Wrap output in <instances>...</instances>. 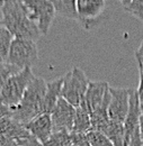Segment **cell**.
<instances>
[{
	"label": "cell",
	"mask_w": 143,
	"mask_h": 146,
	"mask_svg": "<svg viewBox=\"0 0 143 146\" xmlns=\"http://www.w3.org/2000/svg\"><path fill=\"white\" fill-rule=\"evenodd\" d=\"M13 39L14 36L10 34V32L1 25L0 26V64L7 63L8 53Z\"/></svg>",
	"instance_id": "cell-18"
},
{
	"label": "cell",
	"mask_w": 143,
	"mask_h": 146,
	"mask_svg": "<svg viewBox=\"0 0 143 146\" xmlns=\"http://www.w3.org/2000/svg\"><path fill=\"white\" fill-rule=\"evenodd\" d=\"M46 91V81L42 78H34L28 84L23 99L16 107L11 108V117L21 125L28 124L35 117L44 113L43 101Z\"/></svg>",
	"instance_id": "cell-2"
},
{
	"label": "cell",
	"mask_w": 143,
	"mask_h": 146,
	"mask_svg": "<svg viewBox=\"0 0 143 146\" xmlns=\"http://www.w3.org/2000/svg\"><path fill=\"white\" fill-rule=\"evenodd\" d=\"M0 146H18V144L15 139L0 136Z\"/></svg>",
	"instance_id": "cell-27"
},
{
	"label": "cell",
	"mask_w": 143,
	"mask_h": 146,
	"mask_svg": "<svg viewBox=\"0 0 143 146\" xmlns=\"http://www.w3.org/2000/svg\"><path fill=\"white\" fill-rule=\"evenodd\" d=\"M108 91L109 84L106 81H90L80 106L85 107L88 110V112L91 113L98 107H100V105L104 102L106 96L108 94Z\"/></svg>",
	"instance_id": "cell-10"
},
{
	"label": "cell",
	"mask_w": 143,
	"mask_h": 146,
	"mask_svg": "<svg viewBox=\"0 0 143 146\" xmlns=\"http://www.w3.org/2000/svg\"><path fill=\"white\" fill-rule=\"evenodd\" d=\"M26 15L34 21L42 35H46L50 31L55 17V9L50 0H18Z\"/></svg>",
	"instance_id": "cell-5"
},
{
	"label": "cell",
	"mask_w": 143,
	"mask_h": 146,
	"mask_svg": "<svg viewBox=\"0 0 143 146\" xmlns=\"http://www.w3.org/2000/svg\"><path fill=\"white\" fill-rule=\"evenodd\" d=\"M70 134H71L72 145L90 146L89 141H88V138H87V135H85V134H74V133H70Z\"/></svg>",
	"instance_id": "cell-23"
},
{
	"label": "cell",
	"mask_w": 143,
	"mask_h": 146,
	"mask_svg": "<svg viewBox=\"0 0 143 146\" xmlns=\"http://www.w3.org/2000/svg\"><path fill=\"white\" fill-rule=\"evenodd\" d=\"M127 1H128V0H126V1H125V2H124V3H123V5H125V3H126V2H127Z\"/></svg>",
	"instance_id": "cell-34"
},
{
	"label": "cell",
	"mask_w": 143,
	"mask_h": 146,
	"mask_svg": "<svg viewBox=\"0 0 143 146\" xmlns=\"http://www.w3.org/2000/svg\"><path fill=\"white\" fill-rule=\"evenodd\" d=\"M51 115L53 131H69L71 133L76 108L67 102L63 98H60L53 108Z\"/></svg>",
	"instance_id": "cell-8"
},
{
	"label": "cell",
	"mask_w": 143,
	"mask_h": 146,
	"mask_svg": "<svg viewBox=\"0 0 143 146\" xmlns=\"http://www.w3.org/2000/svg\"><path fill=\"white\" fill-rule=\"evenodd\" d=\"M139 74H140V80H139V87L136 89V93H138L141 106H143V75L141 73H139Z\"/></svg>",
	"instance_id": "cell-26"
},
{
	"label": "cell",
	"mask_w": 143,
	"mask_h": 146,
	"mask_svg": "<svg viewBox=\"0 0 143 146\" xmlns=\"http://www.w3.org/2000/svg\"><path fill=\"white\" fill-rule=\"evenodd\" d=\"M71 146H74V145H71Z\"/></svg>",
	"instance_id": "cell-36"
},
{
	"label": "cell",
	"mask_w": 143,
	"mask_h": 146,
	"mask_svg": "<svg viewBox=\"0 0 143 146\" xmlns=\"http://www.w3.org/2000/svg\"><path fill=\"white\" fill-rule=\"evenodd\" d=\"M3 5H5V0H0V11H1V9H2Z\"/></svg>",
	"instance_id": "cell-32"
},
{
	"label": "cell",
	"mask_w": 143,
	"mask_h": 146,
	"mask_svg": "<svg viewBox=\"0 0 143 146\" xmlns=\"http://www.w3.org/2000/svg\"><path fill=\"white\" fill-rule=\"evenodd\" d=\"M0 26H1V19H0Z\"/></svg>",
	"instance_id": "cell-35"
},
{
	"label": "cell",
	"mask_w": 143,
	"mask_h": 146,
	"mask_svg": "<svg viewBox=\"0 0 143 146\" xmlns=\"http://www.w3.org/2000/svg\"><path fill=\"white\" fill-rule=\"evenodd\" d=\"M109 93H110V100L108 105L109 120L124 124V120L128 111L131 88L123 89V88H110L109 87Z\"/></svg>",
	"instance_id": "cell-7"
},
{
	"label": "cell",
	"mask_w": 143,
	"mask_h": 146,
	"mask_svg": "<svg viewBox=\"0 0 143 146\" xmlns=\"http://www.w3.org/2000/svg\"><path fill=\"white\" fill-rule=\"evenodd\" d=\"M0 136L18 141L21 138H26L31 135L25 126L14 119L11 116H5L0 117Z\"/></svg>",
	"instance_id": "cell-13"
},
{
	"label": "cell",
	"mask_w": 143,
	"mask_h": 146,
	"mask_svg": "<svg viewBox=\"0 0 143 146\" xmlns=\"http://www.w3.org/2000/svg\"><path fill=\"white\" fill-rule=\"evenodd\" d=\"M135 58L138 61V66H139V73L143 75V55L135 53Z\"/></svg>",
	"instance_id": "cell-29"
},
{
	"label": "cell",
	"mask_w": 143,
	"mask_h": 146,
	"mask_svg": "<svg viewBox=\"0 0 143 146\" xmlns=\"http://www.w3.org/2000/svg\"><path fill=\"white\" fill-rule=\"evenodd\" d=\"M89 82L86 73L80 68H72L71 71H69L63 76L61 98H63L74 108L79 107L84 100Z\"/></svg>",
	"instance_id": "cell-4"
},
{
	"label": "cell",
	"mask_w": 143,
	"mask_h": 146,
	"mask_svg": "<svg viewBox=\"0 0 143 146\" xmlns=\"http://www.w3.org/2000/svg\"><path fill=\"white\" fill-rule=\"evenodd\" d=\"M103 134L113 143L114 146H125V130L123 124L110 120Z\"/></svg>",
	"instance_id": "cell-16"
},
{
	"label": "cell",
	"mask_w": 143,
	"mask_h": 146,
	"mask_svg": "<svg viewBox=\"0 0 143 146\" xmlns=\"http://www.w3.org/2000/svg\"><path fill=\"white\" fill-rule=\"evenodd\" d=\"M104 9V0H77L78 21H80L86 29H89L102 16Z\"/></svg>",
	"instance_id": "cell-9"
},
{
	"label": "cell",
	"mask_w": 143,
	"mask_h": 146,
	"mask_svg": "<svg viewBox=\"0 0 143 146\" xmlns=\"http://www.w3.org/2000/svg\"><path fill=\"white\" fill-rule=\"evenodd\" d=\"M35 75L32 69L26 68L17 73L13 74L6 82L2 91L0 93V102L8 108L16 107L26 91L28 84L34 80Z\"/></svg>",
	"instance_id": "cell-3"
},
{
	"label": "cell",
	"mask_w": 143,
	"mask_h": 146,
	"mask_svg": "<svg viewBox=\"0 0 143 146\" xmlns=\"http://www.w3.org/2000/svg\"><path fill=\"white\" fill-rule=\"evenodd\" d=\"M18 71H20V70H18L17 68H15V66H13V65H10L8 63H5V64H1L0 65V93L2 91V89H3V87H5L6 82H7V80L13 74L17 73Z\"/></svg>",
	"instance_id": "cell-22"
},
{
	"label": "cell",
	"mask_w": 143,
	"mask_h": 146,
	"mask_svg": "<svg viewBox=\"0 0 143 146\" xmlns=\"http://www.w3.org/2000/svg\"><path fill=\"white\" fill-rule=\"evenodd\" d=\"M71 134L69 131H53L44 146H71Z\"/></svg>",
	"instance_id": "cell-19"
},
{
	"label": "cell",
	"mask_w": 143,
	"mask_h": 146,
	"mask_svg": "<svg viewBox=\"0 0 143 146\" xmlns=\"http://www.w3.org/2000/svg\"><path fill=\"white\" fill-rule=\"evenodd\" d=\"M63 78H57L52 81L46 82V91L43 101V112L51 113L55 107L57 100L61 98V89H62Z\"/></svg>",
	"instance_id": "cell-14"
},
{
	"label": "cell",
	"mask_w": 143,
	"mask_h": 146,
	"mask_svg": "<svg viewBox=\"0 0 143 146\" xmlns=\"http://www.w3.org/2000/svg\"><path fill=\"white\" fill-rule=\"evenodd\" d=\"M25 128L27 129L31 136H33L42 144H45L53 133L51 115L42 113L37 116L34 119H32L28 124H26Z\"/></svg>",
	"instance_id": "cell-12"
},
{
	"label": "cell",
	"mask_w": 143,
	"mask_h": 146,
	"mask_svg": "<svg viewBox=\"0 0 143 146\" xmlns=\"http://www.w3.org/2000/svg\"><path fill=\"white\" fill-rule=\"evenodd\" d=\"M87 138L89 141L90 146H114L113 143L108 139L107 137L98 131H94L90 130L87 134Z\"/></svg>",
	"instance_id": "cell-21"
},
{
	"label": "cell",
	"mask_w": 143,
	"mask_h": 146,
	"mask_svg": "<svg viewBox=\"0 0 143 146\" xmlns=\"http://www.w3.org/2000/svg\"><path fill=\"white\" fill-rule=\"evenodd\" d=\"M141 116V104L136 93V89H131L130 93V105L128 111L124 120V130H125V146L128 145L130 137L132 134L139 129V121Z\"/></svg>",
	"instance_id": "cell-11"
},
{
	"label": "cell",
	"mask_w": 143,
	"mask_h": 146,
	"mask_svg": "<svg viewBox=\"0 0 143 146\" xmlns=\"http://www.w3.org/2000/svg\"><path fill=\"white\" fill-rule=\"evenodd\" d=\"M139 131L140 136L143 142V106H141V116H140V121H139Z\"/></svg>",
	"instance_id": "cell-30"
},
{
	"label": "cell",
	"mask_w": 143,
	"mask_h": 146,
	"mask_svg": "<svg viewBox=\"0 0 143 146\" xmlns=\"http://www.w3.org/2000/svg\"><path fill=\"white\" fill-rule=\"evenodd\" d=\"M120 1H121V2H122V3H124V2H125L126 0H120Z\"/></svg>",
	"instance_id": "cell-33"
},
{
	"label": "cell",
	"mask_w": 143,
	"mask_h": 146,
	"mask_svg": "<svg viewBox=\"0 0 143 146\" xmlns=\"http://www.w3.org/2000/svg\"><path fill=\"white\" fill-rule=\"evenodd\" d=\"M16 142H17L18 146H44V144H42L41 142H38L33 136H28L26 138L18 139Z\"/></svg>",
	"instance_id": "cell-24"
},
{
	"label": "cell",
	"mask_w": 143,
	"mask_h": 146,
	"mask_svg": "<svg viewBox=\"0 0 143 146\" xmlns=\"http://www.w3.org/2000/svg\"><path fill=\"white\" fill-rule=\"evenodd\" d=\"M127 146H143V142L142 139H141L139 129H136L132 134V136L130 137V142H128V145Z\"/></svg>",
	"instance_id": "cell-25"
},
{
	"label": "cell",
	"mask_w": 143,
	"mask_h": 146,
	"mask_svg": "<svg viewBox=\"0 0 143 146\" xmlns=\"http://www.w3.org/2000/svg\"><path fill=\"white\" fill-rule=\"evenodd\" d=\"M90 129H91V121H90V113L88 112V110L82 106L77 107L71 133L87 135L90 131Z\"/></svg>",
	"instance_id": "cell-15"
},
{
	"label": "cell",
	"mask_w": 143,
	"mask_h": 146,
	"mask_svg": "<svg viewBox=\"0 0 143 146\" xmlns=\"http://www.w3.org/2000/svg\"><path fill=\"white\" fill-rule=\"evenodd\" d=\"M135 53H138V54L143 55V40H142V42H141V44H140V46L138 47V50L135 51Z\"/></svg>",
	"instance_id": "cell-31"
},
{
	"label": "cell",
	"mask_w": 143,
	"mask_h": 146,
	"mask_svg": "<svg viewBox=\"0 0 143 146\" xmlns=\"http://www.w3.org/2000/svg\"><path fill=\"white\" fill-rule=\"evenodd\" d=\"M38 60V48L36 42L25 38H14L9 48L7 63L23 70L32 66Z\"/></svg>",
	"instance_id": "cell-6"
},
{
	"label": "cell",
	"mask_w": 143,
	"mask_h": 146,
	"mask_svg": "<svg viewBox=\"0 0 143 146\" xmlns=\"http://www.w3.org/2000/svg\"><path fill=\"white\" fill-rule=\"evenodd\" d=\"M5 116H11V111L10 108H8L7 106L0 102V117H5Z\"/></svg>",
	"instance_id": "cell-28"
},
{
	"label": "cell",
	"mask_w": 143,
	"mask_h": 146,
	"mask_svg": "<svg viewBox=\"0 0 143 146\" xmlns=\"http://www.w3.org/2000/svg\"><path fill=\"white\" fill-rule=\"evenodd\" d=\"M53 3L55 14L69 19L79 20L77 14V0H50Z\"/></svg>",
	"instance_id": "cell-17"
},
{
	"label": "cell",
	"mask_w": 143,
	"mask_h": 146,
	"mask_svg": "<svg viewBox=\"0 0 143 146\" xmlns=\"http://www.w3.org/2000/svg\"><path fill=\"white\" fill-rule=\"evenodd\" d=\"M0 65H1V64H0Z\"/></svg>",
	"instance_id": "cell-37"
},
{
	"label": "cell",
	"mask_w": 143,
	"mask_h": 146,
	"mask_svg": "<svg viewBox=\"0 0 143 146\" xmlns=\"http://www.w3.org/2000/svg\"><path fill=\"white\" fill-rule=\"evenodd\" d=\"M1 25L10 32L14 38L36 42L42 35L37 25L28 18L18 0H5L1 9Z\"/></svg>",
	"instance_id": "cell-1"
},
{
	"label": "cell",
	"mask_w": 143,
	"mask_h": 146,
	"mask_svg": "<svg viewBox=\"0 0 143 146\" xmlns=\"http://www.w3.org/2000/svg\"><path fill=\"white\" fill-rule=\"evenodd\" d=\"M123 6L127 13L143 21V0H128Z\"/></svg>",
	"instance_id": "cell-20"
}]
</instances>
